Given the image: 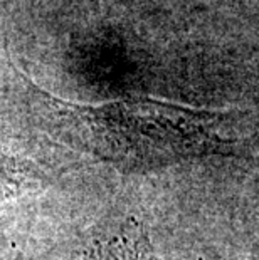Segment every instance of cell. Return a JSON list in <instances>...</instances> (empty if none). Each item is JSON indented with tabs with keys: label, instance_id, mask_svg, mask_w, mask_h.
Instances as JSON below:
<instances>
[{
	"label": "cell",
	"instance_id": "6da1fadb",
	"mask_svg": "<svg viewBox=\"0 0 259 260\" xmlns=\"http://www.w3.org/2000/svg\"><path fill=\"white\" fill-rule=\"evenodd\" d=\"M76 140L98 156L128 168H158L234 154L222 114L167 103H123L76 114Z\"/></svg>",
	"mask_w": 259,
	"mask_h": 260
},
{
	"label": "cell",
	"instance_id": "7a4b0ae2",
	"mask_svg": "<svg viewBox=\"0 0 259 260\" xmlns=\"http://www.w3.org/2000/svg\"><path fill=\"white\" fill-rule=\"evenodd\" d=\"M79 260H162L153 250L147 232L130 220L117 229L96 235Z\"/></svg>",
	"mask_w": 259,
	"mask_h": 260
},
{
	"label": "cell",
	"instance_id": "3957f363",
	"mask_svg": "<svg viewBox=\"0 0 259 260\" xmlns=\"http://www.w3.org/2000/svg\"><path fill=\"white\" fill-rule=\"evenodd\" d=\"M19 188L17 168L12 158L0 153V202L12 197Z\"/></svg>",
	"mask_w": 259,
	"mask_h": 260
}]
</instances>
